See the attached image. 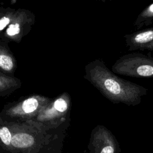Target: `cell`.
Instances as JSON below:
<instances>
[{
  "label": "cell",
  "mask_w": 153,
  "mask_h": 153,
  "mask_svg": "<svg viewBox=\"0 0 153 153\" xmlns=\"http://www.w3.org/2000/svg\"><path fill=\"white\" fill-rule=\"evenodd\" d=\"M91 67L93 83L114 104L136 106L140 103L142 97L147 94L146 88L118 76L102 62L97 61Z\"/></svg>",
  "instance_id": "1"
},
{
  "label": "cell",
  "mask_w": 153,
  "mask_h": 153,
  "mask_svg": "<svg viewBox=\"0 0 153 153\" xmlns=\"http://www.w3.org/2000/svg\"><path fill=\"white\" fill-rule=\"evenodd\" d=\"M112 71L131 77H153V57L139 53L127 54L114 63Z\"/></svg>",
  "instance_id": "2"
},
{
  "label": "cell",
  "mask_w": 153,
  "mask_h": 153,
  "mask_svg": "<svg viewBox=\"0 0 153 153\" xmlns=\"http://www.w3.org/2000/svg\"><path fill=\"white\" fill-rule=\"evenodd\" d=\"M124 38L129 51L148 50L153 51V27L126 35Z\"/></svg>",
  "instance_id": "3"
},
{
  "label": "cell",
  "mask_w": 153,
  "mask_h": 153,
  "mask_svg": "<svg viewBox=\"0 0 153 153\" xmlns=\"http://www.w3.org/2000/svg\"><path fill=\"white\" fill-rule=\"evenodd\" d=\"M153 23V3L146 7L137 17L133 23L136 30H141L142 27Z\"/></svg>",
  "instance_id": "4"
},
{
  "label": "cell",
  "mask_w": 153,
  "mask_h": 153,
  "mask_svg": "<svg viewBox=\"0 0 153 153\" xmlns=\"http://www.w3.org/2000/svg\"><path fill=\"white\" fill-rule=\"evenodd\" d=\"M38 106V100L33 98H29L25 100L22 104V110L25 113L29 114L35 111Z\"/></svg>",
  "instance_id": "5"
},
{
  "label": "cell",
  "mask_w": 153,
  "mask_h": 153,
  "mask_svg": "<svg viewBox=\"0 0 153 153\" xmlns=\"http://www.w3.org/2000/svg\"><path fill=\"white\" fill-rule=\"evenodd\" d=\"M0 68L7 71H11L13 68L11 57L5 54H0Z\"/></svg>",
  "instance_id": "6"
},
{
  "label": "cell",
  "mask_w": 153,
  "mask_h": 153,
  "mask_svg": "<svg viewBox=\"0 0 153 153\" xmlns=\"http://www.w3.org/2000/svg\"><path fill=\"white\" fill-rule=\"evenodd\" d=\"M54 108L58 111L63 112L67 109L68 105L64 99H59L54 102Z\"/></svg>",
  "instance_id": "7"
},
{
  "label": "cell",
  "mask_w": 153,
  "mask_h": 153,
  "mask_svg": "<svg viewBox=\"0 0 153 153\" xmlns=\"http://www.w3.org/2000/svg\"><path fill=\"white\" fill-rule=\"evenodd\" d=\"M20 29L18 24H13L9 26L7 30V33L10 36H14L20 33Z\"/></svg>",
  "instance_id": "8"
},
{
  "label": "cell",
  "mask_w": 153,
  "mask_h": 153,
  "mask_svg": "<svg viewBox=\"0 0 153 153\" xmlns=\"http://www.w3.org/2000/svg\"><path fill=\"white\" fill-rule=\"evenodd\" d=\"M114 148L111 146H106L103 147L100 153H114Z\"/></svg>",
  "instance_id": "9"
},
{
  "label": "cell",
  "mask_w": 153,
  "mask_h": 153,
  "mask_svg": "<svg viewBox=\"0 0 153 153\" xmlns=\"http://www.w3.org/2000/svg\"><path fill=\"white\" fill-rule=\"evenodd\" d=\"M9 22V19L7 17H2V19H1L0 20V30L2 29L3 28H4L6 25Z\"/></svg>",
  "instance_id": "10"
}]
</instances>
